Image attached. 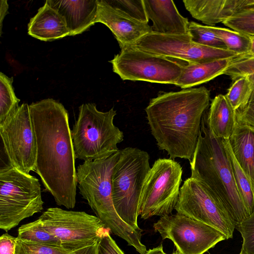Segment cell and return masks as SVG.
<instances>
[{"instance_id":"6da1fadb","label":"cell","mask_w":254,"mask_h":254,"mask_svg":"<svg viewBox=\"0 0 254 254\" xmlns=\"http://www.w3.org/2000/svg\"><path fill=\"white\" fill-rule=\"evenodd\" d=\"M29 109L37 139L35 172L58 205L73 208L77 182L67 111L50 98L31 104Z\"/></svg>"},{"instance_id":"7a4b0ae2","label":"cell","mask_w":254,"mask_h":254,"mask_svg":"<svg viewBox=\"0 0 254 254\" xmlns=\"http://www.w3.org/2000/svg\"><path fill=\"white\" fill-rule=\"evenodd\" d=\"M210 96L202 86L163 92L150 100L145 111L151 134L170 159L191 160Z\"/></svg>"},{"instance_id":"3957f363","label":"cell","mask_w":254,"mask_h":254,"mask_svg":"<svg viewBox=\"0 0 254 254\" xmlns=\"http://www.w3.org/2000/svg\"><path fill=\"white\" fill-rule=\"evenodd\" d=\"M206 110L202 118L196 147L190 161V177L206 188L236 226L249 215L237 190L222 139L215 137L209 128Z\"/></svg>"},{"instance_id":"277c9868","label":"cell","mask_w":254,"mask_h":254,"mask_svg":"<svg viewBox=\"0 0 254 254\" xmlns=\"http://www.w3.org/2000/svg\"><path fill=\"white\" fill-rule=\"evenodd\" d=\"M120 155L119 150L105 159L84 161L76 169L77 186L82 197L110 232L144 254L147 250L141 243L142 231L135 230L124 221L113 202L112 176Z\"/></svg>"},{"instance_id":"5b68a950","label":"cell","mask_w":254,"mask_h":254,"mask_svg":"<svg viewBox=\"0 0 254 254\" xmlns=\"http://www.w3.org/2000/svg\"><path fill=\"white\" fill-rule=\"evenodd\" d=\"M78 118L71 130L76 159L92 161L107 158L119 151L124 134L114 124L113 108L105 112L93 103L79 107Z\"/></svg>"},{"instance_id":"8992f818","label":"cell","mask_w":254,"mask_h":254,"mask_svg":"<svg viewBox=\"0 0 254 254\" xmlns=\"http://www.w3.org/2000/svg\"><path fill=\"white\" fill-rule=\"evenodd\" d=\"M120 155L113 171L112 197L121 219L135 230L138 226L139 204L145 178L151 167L148 153L136 148L120 150Z\"/></svg>"},{"instance_id":"52a82bcc","label":"cell","mask_w":254,"mask_h":254,"mask_svg":"<svg viewBox=\"0 0 254 254\" xmlns=\"http://www.w3.org/2000/svg\"><path fill=\"white\" fill-rule=\"evenodd\" d=\"M39 180L10 165L0 169V228L5 231L43 209Z\"/></svg>"},{"instance_id":"ba28073f","label":"cell","mask_w":254,"mask_h":254,"mask_svg":"<svg viewBox=\"0 0 254 254\" xmlns=\"http://www.w3.org/2000/svg\"><path fill=\"white\" fill-rule=\"evenodd\" d=\"M182 167L170 158L156 160L143 184L139 215L143 219L172 214L178 201L182 181Z\"/></svg>"},{"instance_id":"9c48e42d","label":"cell","mask_w":254,"mask_h":254,"mask_svg":"<svg viewBox=\"0 0 254 254\" xmlns=\"http://www.w3.org/2000/svg\"><path fill=\"white\" fill-rule=\"evenodd\" d=\"M121 48L110 62L124 80L175 84L181 74L182 61L149 54L130 45Z\"/></svg>"},{"instance_id":"30bf717a","label":"cell","mask_w":254,"mask_h":254,"mask_svg":"<svg viewBox=\"0 0 254 254\" xmlns=\"http://www.w3.org/2000/svg\"><path fill=\"white\" fill-rule=\"evenodd\" d=\"M39 219L63 247L72 250L98 241L108 228L97 216L58 207L49 208Z\"/></svg>"},{"instance_id":"8fae6325","label":"cell","mask_w":254,"mask_h":254,"mask_svg":"<svg viewBox=\"0 0 254 254\" xmlns=\"http://www.w3.org/2000/svg\"><path fill=\"white\" fill-rule=\"evenodd\" d=\"M0 133L9 165L27 174L35 171L37 139L28 104H22L0 124Z\"/></svg>"},{"instance_id":"7c38bea8","label":"cell","mask_w":254,"mask_h":254,"mask_svg":"<svg viewBox=\"0 0 254 254\" xmlns=\"http://www.w3.org/2000/svg\"><path fill=\"white\" fill-rule=\"evenodd\" d=\"M153 228L162 239L171 240L180 254H203L227 239L216 229L178 213L160 217Z\"/></svg>"},{"instance_id":"4fadbf2b","label":"cell","mask_w":254,"mask_h":254,"mask_svg":"<svg viewBox=\"0 0 254 254\" xmlns=\"http://www.w3.org/2000/svg\"><path fill=\"white\" fill-rule=\"evenodd\" d=\"M130 46L149 54L192 64L233 59L239 56L227 49L195 43L189 34L163 35L151 32L143 36Z\"/></svg>"},{"instance_id":"5bb4252c","label":"cell","mask_w":254,"mask_h":254,"mask_svg":"<svg viewBox=\"0 0 254 254\" xmlns=\"http://www.w3.org/2000/svg\"><path fill=\"white\" fill-rule=\"evenodd\" d=\"M177 212L207 224L233 238L235 225L226 212L198 181L190 177L180 188Z\"/></svg>"},{"instance_id":"9a60e30c","label":"cell","mask_w":254,"mask_h":254,"mask_svg":"<svg viewBox=\"0 0 254 254\" xmlns=\"http://www.w3.org/2000/svg\"><path fill=\"white\" fill-rule=\"evenodd\" d=\"M98 4L96 22L105 24L111 30L121 48L131 45L152 32L148 23L131 18L111 6L105 0H98Z\"/></svg>"},{"instance_id":"2e32d148","label":"cell","mask_w":254,"mask_h":254,"mask_svg":"<svg viewBox=\"0 0 254 254\" xmlns=\"http://www.w3.org/2000/svg\"><path fill=\"white\" fill-rule=\"evenodd\" d=\"M183 2L192 17L211 26L254 6V0H184Z\"/></svg>"},{"instance_id":"e0dca14e","label":"cell","mask_w":254,"mask_h":254,"mask_svg":"<svg viewBox=\"0 0 254 254\" xmlns=\"http://www.w3.org/2000/svg\"><path fill=\"white\" fill-rule=\"evenodd\" d=\"M152 32L163 35H188L190 22L179 12L171 0H143Z\"/></svg>"},{"instance_id":"ac0fdd59","label":"cell","mask_w":254,"mask_h":254,"mask_svg":"<svg viewBox=\"0 0 254 254\" xmlns=\"http://www.w3.org/2000/svg\"><path fill=\"white\" fill-rule=\"evenodd\" d=\"M64 18L69 36L80 34L96 22L98 0H47Z\"/></svg>"},{"instance_id":"d6986e66","label":"cell","mask_w":254,"mask_h":254,"mask_svg":"<svg viewBox=\"0 0 254 254\" xmlns=\"http://www.w3.org/2000/svg\"><path fill=\"white\" fill-rule=\"evenodd\" d=\"M28 34L44 41H51L69 36L63 17L47 2L40 7L28 24Z\"/></svg>"},{"instance_id":"ffe728a7","label":"cell","mask_w":254,"mask_h":254,"mask_svg":"<svg viewBox=\"0 0 254 254\" xmlns=\"http://www.w3.org/2000/svg\"><path fill=\"white\" fill-rule=\"evenodd\" d=\"M229 141L234 156L249 178L254 192V127L237 123Z\"/></svg>"},{"instance_id":"44dd1931","label":"cell","mask_w":254,"mask_h":254,"mask_svg":"<svg viewBox=\"0 0 254 254\" xmlns=\"http://www.w3.org/2000/svg\"><path fill=\"white\" fill-rule=\"evenodd\" d=\"M209 128L216 138L229 139L237 124L235 110L225 95L219 94L212 100L206 110Z\"/></svg>"},{"instance_id":"7402d4cb","label":"cell","mask_w":254,"mask_h":254,"mask_svg":"<svg viewBox=\"0 0 254 254\" xmlns=\"http://www.w3.org/2000/svg\"><path fill=\"white\" fill-rule=\"evenodd\" d=\"M231 59L203 64H183L181 74L175 85L186 89L209 81L224 74L230 65Z\"/></svg>"},{"instance_id":"603a6c76","label":"cell","mask_w":254,"mask_h":254,"mask_svg":"<svg viewBox=\"0 0 254 254\" xmlns=\"http://www.w3.org/2000/svg\"><path fill=\"white\" fill-rule=\"evenodd\" d=\"M225 151L229 157L237 190L243 204L250 215L254 211V192L247 176L236 160L229 139H222Z\"/></svg>"},{"instance_id":"cb8c5ba5","label":"cell","mask_w":254,"mask_h":254,"mask_svg":"<svg viewBox=\"0 0 254 254\" xmlns=\"http://www.w3.org/2000/svg\"><path fill=\"white\" fill-rule=\"evenodd\" d=\"M18 239L39 244L63 247L60 241L38 220L21 225L18 229Z\"/></svg>"},{"instance_id":"d4e9b609","label":"cell","mask_w":254,"mask_h":254,"mask_svg":"<svg viewBox=\"0 0 254 254\" xmlns=\"http://www.w3.org/2000/svg\"><path fill=\"white\" fill-rule=\"evenodd\" d=\"M209 26L224 43L227 50L239 56L249 54L251 45L249 36L225 28Z\"/></svg>"},{"instance_id":"484cf974","label":"cell","mask_w":254,"mask_h":254,"mask_svg":"<svg viewBox=\"0 0 254 254\" xmlns=\"http://www.w3.org/2000/svg\"><path fill=\"white\" fill-rule=\"evenodd\" d=\"M13 78L0 73V124L19 107L20 99L15 95L12 87Z\"/></svg>"},{"instance_id":"4316f807","label":"cell","mask_w":254,"mask_h":254,"mask_svg":"<svg viewBox=\"0 0 254 254\" xmlns=\"http://www.w3.org/2000/svg\"><path fill=\"white\" fill-rule=\"evenodd\" d=\"M253 90L248 76H244L233 81L225 96L236 111L248 103Z\"/></svg>"},{"instance_id":"83f0119b","label":"cell","mask_w":254,"mask_h":254,"mask_svg":"<svg viewBox=\"0 0 254 254\" xmlns=\"http://www.w3.org/2000/svg\"><path fill=\"white\" fill-rule=\"evenodd\" d=\"M189 34L192 41L195 43L209 47L227 49L224 43L208 25H203L193 21L190 22Z\"/></svg>"},{"instance_id":"f1b7e54d","label":"cell","mask_w":254,"mask_h":254,"mask_svg":"<svg viewBox=\"0 0 254 254\" xmlns=\"http://www.w3.org/2000/svg\"><path fill=\"white\" fill-rule=\"evenodd\" d=\"M223 24L240 33L254 36V6L241 11L225 20Z\"/></svg>"},{"instance_id":"f546056e","label":"cell","mask_w":254,"mask_h":254,"mask_svg":"<svg viewBox=\"0 0 254 254\" xmlns=\"http://www.w3.org/2000/svg\"><path fill=\"white\" fill-rule=\"evenodd\" d=\"M78 250L34 243L17 238L15 254H75Z\"/></svg>"},{"instance_id":"4dcf8cb0","label":"cell","mask_w":254,"mask_h":254,"mask_svg":"<svg viewBox=\"0 0 254 254\" xmlns=\"http://www.w3.org/2000/svg\"><path fill=\"white\" fill-rule=\"evenodd\" d=\"M111 6L117 8L131 18L148 23L143 0H105Z\"/></svg>"},{"instance_id":"1f68e13d","label":"cell","mask_w":254,"mask_h":254,"mask_svg":"<svg viewBox=\"0 0 254 254\" xmlns=\"http://www.w3.org/2000/svg\"><path fill=\"white\" fill-rule=\"evenodd\" d=\"M254 73V57L248 55L238 56L231 59L224 74L229 76L233 81L244 76Z\"/></svg>"},{"instance_id":"d6a6232c","label":"cell","mask_w":254,"mask_h":254,"mask_svg":"<svg viewBox=\"0 0 254 254\" xmlns=\"http://www.w3.org/2000/svg\"><path fill=\"white\" fill-rule=\"evenodd\" d=\"M243 238L240 254H254V211L235 226Z\"/></svg>"},{"instance_id":"836d02e7","label":"cell","mask_w":254,"mask_h":254,"mask_svg":"<svg viewBox=\"0 0 254 254\" xmlns=\"http://www.w3.org/2000/svg\"><path fill=\"white\" fill-rule=\"evenodd\" d=\"M237 123L254 127V89L248 103L235 111Z\"/></svg>"},{"instance_id":"e575fe53","label":"cell","mask_w":254,"mask_h":254,"mask_svg":"<svg viewBox=\"0 0 254 254\" xmlns=\"http://www.w3.org/2000/svg\"><path fill=\"white\" fill-rule=\"evenodd\" d=\"M107 228L98 243L97 254H124L112 239Z\"/></svg>"},{"instance_id":"d590c367","label":"cell","mask_w":254,"mask_h":254,"mask_svg":"<svg viewBox=\"0 0 254 254\" xmlns=\"http://www.w3.org/2000/svg\"><path fill=\"white\" fill-rule=\"evenodd\" d=\"M16 242L17 237L3 234L0 237V254H15Z\"/></svg>"},{"instance_id":"8d00e7d4","label":"cell","mask_w":254,"mask_h":254,"mask_svg":"<svg viewBox=\"0 0 254 254\" xmlns=\"http://www.w3.org/2000/svg\"><path fill=\"white\" fill-rule=\"evenodd\" d=\"M98 241L78 250L75 254H97Z\"/></svg>"},{"instance_id":"74e56055","label":"cell","mask_w":254,"mask_h":254,"mask_svg":"<svg viewBox=\"0 0 254 254\" xmlns=\"http://www.w3.org/2000/svg\"><path fill=\"white\" fill-rule=\"evenodd\" d=\"M8 4L6 0H1L0 1V35L1 33V29L2 21L5 16L8 13Z\"/></svg>"},{"instance_id":"f35d334b","label":"cell","mask_w":254,"mask_h":254,"mask_svg":"<svg viewBox=\"0 0 254 254\" xmlns=\"http://www.w3.org/2000/svg\"><path fill=\"white\" fill-rule=\"evenodd\" d=\"M144 254H167L163 251V246L160 245L157 247L147 251ZM172 254H180L177 251Z\"/></svg>"},{"instance_id":"ab89813d","label":"cell","mask_w":254,"mask_h":254,"mask_svg":"<svg viewBox=\"0 0 254 254\" xmlns=\"http://www.w3.org/2000/svg\"><path fill=\"white\" fill-rule=\"evenodd\" d=\"M249 37L251 39V45L250 53L247 55L254 57V36H249Z\"/></svg>"},{"instance_id":"60d3db41","label":"cell","mask_w":254,"mask_h":254,"mask_svg":"<svg viewBox=\"0 0 254 254\" xmlns=\"http://www.w3.org/2000/svg\"><path fill=\"white\" fill-rule=\"evenodd\" d=\"M247 76L249 78V80L251 82L253 89H254V73Z\"/></svg>"},{"instance_id":"b9f144b4","label":"cell","mask_w":254,"mask_h":254,"mask_svg":"<svg viewBox=\"0 0 254 254\" xmlns=\"http://www.w3.org/2000/svg\"></svg>"}]
</instances>
